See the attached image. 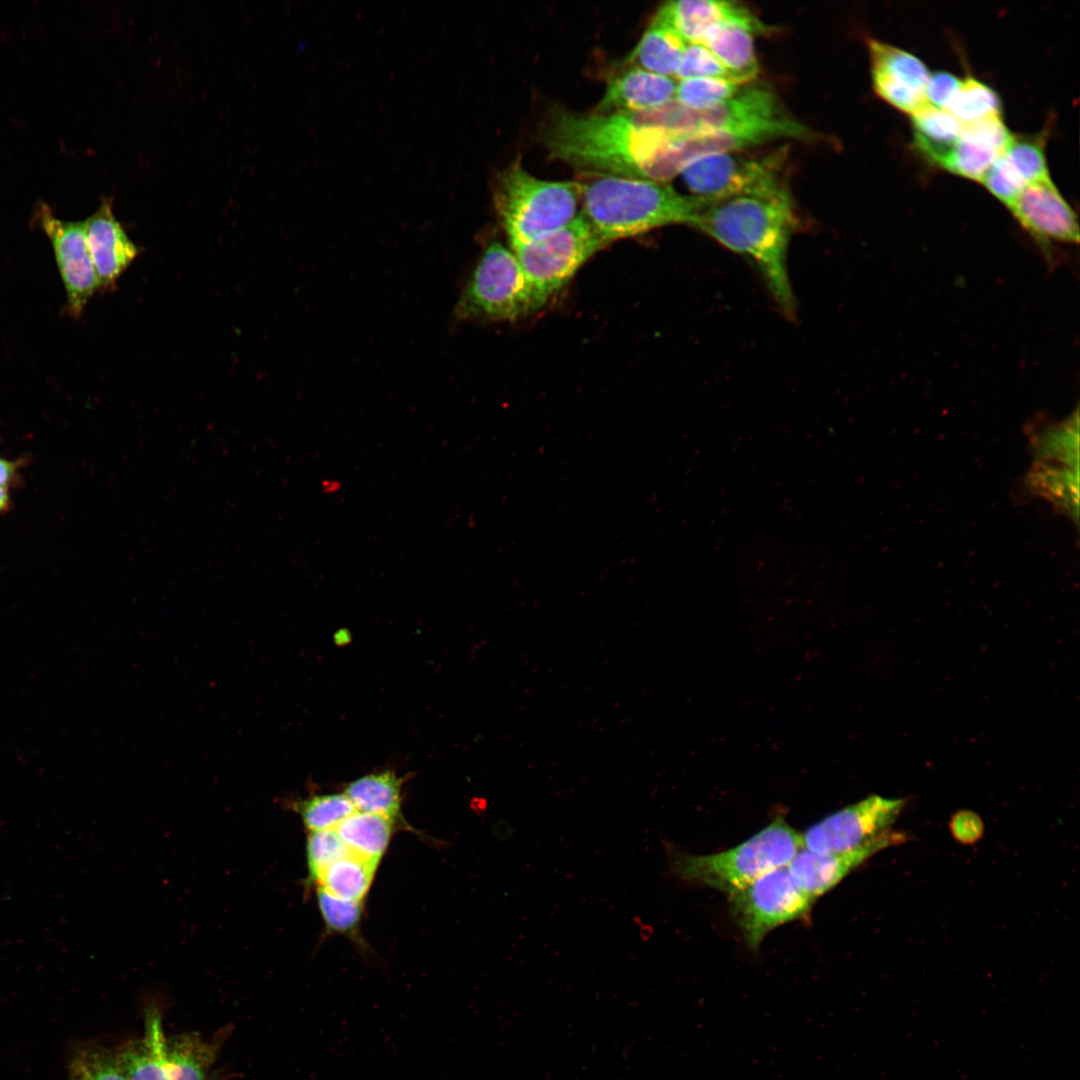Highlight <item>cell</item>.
<instances>
[{
  "label": "cell",
  "mask_w": 1080,
  "mask_h": 1080,
  "mask_svg": "<svg viewBox=\"0 0 1080 1080\" xmlns=\"http://www.w3.org/2000/svg\"><path fill=\"white\" fill-rule=\"evenodd\" d=\"M677 135L657 126L650 109L591 114L557 110L545 125L543 142L552 158L587 174L666 182L668 154Z\"/></svg>",
  "instance_id": "obj_1"
},
{
  "label": "cell",
  "mask_w": 1080,
  "mask_h": 1080,
  "mask_svg": "<svg viewBox=\"0 0 1080 1080\" xmlns=\"http://www.w3.org/2000/svg\"><path fill=\"white\" fill-rule=\"evenodd\" d=\"M798 225L784 178L752 191L708 199L691 226L748 259L786 315L796 299L790 282L788 247Z\"/></svg>",
  "instance_id": "obj_2"
},
{
  "label": "cell",
  "mask_w": 1080,
  "mask_h": 1080,
  "mask_svg": "<svg viewBox=\"0 0 1080 1080\" xmlns=\"http://www.w3.org/2000/svg\"><path fill=\"white\" fill-rule=\"evenodd\" d=\"M706 201L646 179L594 176L581 184V212L606 244L666 225H692Z\"/></svg>",
  "instance_id": "obj_3"
},
{
  "label": "cell",
  "mask_w": 1080,
  "mask_h": 1080,
  "mask_svg": "<svg viewBox=\"0 0 1080 1080\" xmlns=\"http://www.w3.org/2000/svg\"><path fill=\"white\" fill-rule=\"evenodd\" d=\"M801 848V834L777 817L739 845L719 853L693 855L667 847L669 872L682 882L705 885L729 895L787 866Z\"/></svg>",
  "instance_id": "obj_4"
},
{
  "label": "cell",
  "mask_w": 1080,
  "mask_h": 1080,
  "mask_svg": "<svg viewBox=\"0 0 1080 1080\" xmlns=\"http://www.w3.org/2000/svg\"><path fill=\"white\" fill-rule=\"evenodd\" d=\"M581 184L549 181L527 172L517 161L497 179L494 203L509 245L541 239L578 215Z\"/></svg>",
  "instance_id": "obj_5"
},
{
  "label": "cell",
  "mask_w": 1080,
  "mask_h": 1080,
  "mask_svg": "<svg viewBox=\"0 0 1080 1080\" xmlns=\"http://www.w3.org/2000/svg\"><path fill=\"white\" fill-rule=\"evenodd\" d=\"M461 320L512 321L536 312L528 281L513 251L491 242L455 306Z\"/></svg>",
  "instance_id": "obj_6"
},
{
  "label": "cell",
  "mask_w": 1080,
  "mask_h": 1080,
  "mask_svg": "<svg viewBox=\"0 0 1080 1080\" xmlns=\"http://www.w3.org/2000/svg\"><path fill=\"white\" fill-rule=\"evenodd\" d=\"M606 245L580 211L555 232L509 248L519 261L530 286L535 311H538Z\"/></svg>",
  "instance_id": "obj_7"
},
{
  "label": "cell",
  "mask_w": 1080,
  "mask_h": 1080,
  "mask_svg": "<svg viewBox=\"0 0 1080 1080\" xmlns=\"http://www.w3.org/2000/svg\"><path fill=\"white\" fill-rule=\"evenodd\" d=\"M814 901L793 882L787 866L729 894L731 913L751 950L776 927L807 915Z\"/></svg>",
  "instance_id": "obj_8"
},
{
  "label": "cell",
  "mask_w": 1080,
  "mask_h": 1080,
  "mask_svg": "<svg viewBox=\"0 0 1080 1080\" xmlns=\"http://www.w3.org/2000/svg\"><path fill=\"white\" fill-rule=\"evenodd\" d=\"M903 806V799L869 796L810 826L802 847L821 854L859 849L890 832Z\"/></svg>",
  "instance_id": "obj_9"
},
{
  "label": "cell",
  "mask_w": 1080,
  "mask_h": 1080,
  "mask_svg": "<svg viewBox=\"0 0 1080 1080\" xmlns=\"http://www.w3.org/2000/svg\"><path fill=\"white\" fill-rule=\"evenodd\" d=\"M785 151L749 156L733 151L702 158L682 172L691 195L719 199L752 191L783 178Z\"/></svg>",
  "instance_id": "obj_10"
},
{
  "label": "cell",
  "mask_w": 1080,
  "mask_h": 1080,
  "mask_svg": "<svg viewBox=\"0 0 1080 1080\" xmlns=\"http://www.w3.org/2000/svg\"><path fill=\"white\" fill-rule=\"evenodd\" d=\"M35 217L54 252L66 292L65 312L72 318H79L100 289L88 249L84 220H62L44 202H39Z\"/></svg>",
  "instance_id": "obj_11"
},
{
  "label": "cell",
  "mask_w": 1080,
  "mask_h": 1080,
  "mask_svg": "<svg viewBox=\"0 0 1080 1080\" xmlns=\"http://www.w3.org/2000/svg\"><path fill=\"white\" fill-rule=\"evenodd\" d=\"M872 84L879 97L895 108L913 114L928 104L925 90L930 73L912 53L870 39Z\"/></svg>",
  "instance_id": "obj_12"
},
{
  "label": "cell",
  "mask_w": 1080,
  "mask_h": 1080,
  "mask_svg": "<svg viewBox=\"0 0 1080 1080\" xmlns=\"http://www.w3.org/2000/svg\"><path fill=\"white\" fill-rule=\"evenodd\" d=\"M1007 207L1041 243L1079 241L1077 216L1049 176L1025 186Z\"/></svg>",
  "instance_id": "obj_13"
},
{
  "label": "cell",
  "mask_w": 1080,
  "mask_h": 1080,
  "mask_svg": "<svg viewBox=\"0 0 1080 1080\" xmlns=\"http://www.w3.org/2000/svg\"><path fill=\"white\" fill-rule=\"evenodd\" d=\"M904 839L902 833L890 831L879 839L848 852L821 854L802 847L789 862L787 869L796 886L815 901L872 855L903 842Z\"/></svg>",
  "instance_id": "obj_14"
},
{
  "label": "cell",
  "mask_w": 1080,
  "mask_h": 1080,
  "mask_svg": "<svg viewBox=\"0 0 1080 1080\" xmlns=\"http://www.w3.org/2000/svg\"><path fill=\"white\" fill-rule=\"evenodd\" d=\"M84 223L100 290L111 291L138 256L139 248L116 219L111 198H103L98 209Z\"/></svg>",
  "instance_id": "obj_15"
},
{
  "label": "cell",
  "mask_w": 1080,
  "mask_h": 1080,
  "mask_svg": "<svg viewBox=\"0 0 1080 1080\" xmlns=\"http://www.w3.org/2000/svg\"><path fill=\"white\" fill-rule=\"evenodd\" d=\"M1049 176L1040 137L1014 136L984 174V186L1008 206L1028 184Z\"/></svg>",
  "instance_id": "obj_16"
},
{
  "label": "cell",
  "mask_w": 1080,
  "mask_h": 1080,
  "mask_svg": "<svg viewBox=\"0 0 1080 1080\" xmlns=\"http://www.w3.org/2000/svg\"><path fill=\"white\" fill-rule=\"evenodd\" d=\"M767 30L768 28L744 7L737 15L710 27L700 44L716 56L735 82L747 84L759 72L753 37L756 33Z\"/></svg>",
  "instance_id": "obj_17"
},
{
  "label": "cell",
  "mask_w": 1080,
  "mask_h": 1080,
  "mask_svg": "<svg viewBox=\"0 0 1080 1080\" xmlns=\"http://www.w3.org/2000/svg\"><path fill=\"white\" fill-rule=\"evenodd\" d=\"M1011 138L1012 134L1001 116L962 123L960 137L943 168L954 174L981 181Z\"/></svg>",
  "instance_id": "obj_18"
},
{
  "label": "cell",
  "mask_w": 1080,
  "mask_h": 1080,
  "mask_svg": "<svg viewBox=\"0 0 1080 1080\" xmlns=\"http://www.w3.org/2000/svg\"><path fill=\"white\" fill-rule=\"evenodd\" d=\"M677 81L637 66L614 75L596 107L597 113H627L653 109L675 99Z\"/></svg>",
  "instance_id": "obj_19"
},
{
  "label": "cell",
  "mask_w": 1080,
  "mask_h": 1080,
  "mask_svg": "<svg viewBox=\"0 0 1080 1080\" xmlns=\"http://www.w3.org/2000/svg\"><path fill=\"white\" fill-rule=\"evenodd\" d=\"M686 45L667 16L658 9L629 56V62L647 71L672 77L677 72Z\"/></svg>",
  "instance_id": "obj_20"
},
{
  "label": "cell",
  "mask_w": 1080,
  "mask_h": 1080,
  "mask_svg": "<svg viewBox=\"0 0 1080 1080\" xmlns=\"http://www.w3.org/2000/svg\"><path fill=\"white\" fill-rule=\"evenodd\" d=\"M165 1036L159 1016L147 1015L144 1035L113 1048L117 1064L127 1080H169Z\"/></svg>",
  "instance_id": "obj_21"
},
{
  "label": "cell",
  "mask_w": 1080,
  "mask_h": 1080,
  "mask_svg": "<svg viewBox=\"0 0 1080 1080\" xmlns=\"http://www.w3.org/2000/svg\"><path fill=\"white\" fill-rule=\"evenodd\" d=\"M911 117L914 147L929 162L943 168L960 137L962 123L944 109L930 104Z\"/></svg>",
  "instance_id": "obj_22"
},
{
  "label": "cell",
  "mask_w": 1080,
  "mask_h": 1080,
  "mask_svg": "<svg viewBox=\"0 0 1080 1080\" xmlns=\"http://www.w3.org/2000/svg\"><path fill=\"white\" fill-rule=\"evenodd\" d=\"M659 9L686 43H701L710 27L737 15L744 7L728 1L680 0L667 2Z\"/></svg>",
  "instance_id": "obj_23"
},
{
  "label": "cell",
  "mask_w": 1080,
  "mask_h": 1080,
  "mask_svg": "<svg viewBox=\"0 0 1080 1080\" xmlns=\"http://www.w3.org/2000/svg\"><path fill=\"white\" fill-rule=\"evenodd\" d=\"M394 819L355 811L336 828L349 852L379 863L393 834Z\"/></svg>",
  "instance_id": "obj_24"
},
{
  "label": "cell",
  "mask_w": 1080,
  "mask_h": 1080,
  "mask_svg": "<svg viewBox=\"0 0 1080 1080\" xmlns=\"http://www.w3.org/2000/svg\"><path fill=\"white\" fill-rule=\"evenodd\" d=\"M218 1046L196 1033L165 1038L164 1054L169 1080H208Z\"/></svg>",
  "instance_id": "obj_25"
},
{
  "label": "cell",
  "mask_w": 1080,
  "mask_h": 1080,
  "mask_svg": "<svg viewBox=\"0 0 1080 1080\" xmlns=\"http://www.w3.org/2000/svg\"><path fill=\"white\" fill-rule=\"evenodd\" d=\"M402 779L387 770L359 777L345 787L344 794L357 811L398 817L401 810Z\"/></svg>",
  "instance_id": "obj_26"
},
{
  "label": "cell",
  "mask_w": 1080,
  "mask_h": 1080,
  "mask_svg": "<svg viewBox=\"0 0 1080 1080\" xmlns=\"http://www.w3.org/2000/svg\"><path fill=\"white\" fill-rule=\"evenodd\" d=\"M377 865L348 852L325 868L316 883L337 897L361 902L371 886Z\"/></svg>",
  "instance_id": "obj_27"
},
{
  "label": "cell",
  "mask_w": 1080,
  "mask_h": 1080,
  "mask_svg": "<svg viewBox=\"0 0 1080 1080\" xmlns=\"http://www.w3.org/2000/svg\"><path fill=\"white\" fill-rule=\"evenodd\" d=\"M290 809L296 812L308 832L334 830L344 819L356 811L344 793L311 795L290 801Z\"/></svg>",
  "instance_id": "obj_28"
},
{
  "label": "cell",
  "mask_w": 1080,
  "mask_h": 1080,
  "mask_svg": "<svg viewBox=\"0 0 1080 1080\" xmlns=\"http://www.w3.org/2000/svg\"><path fill=\"white\" fill-rule=\"evenodd\" d=\"M961 123L975 122L987 117L1001 116L998 94L985 83L968 77L943 108Z\"/></svg>",
  "instance_id": "obj_29"
},
{
  "label": "cell",
  "mask_w": 1080,
  "mask_h": 1080,
  "mask_svg": "<svg viewBox=\"0 0 1080 1080\" xmlns=\"http://www.w3.org/2000/svg\"><path fill=\"white\" fill-rule=\"evenodd\" d=\"M67 1080H127L121 1072L113 1048L84 1045L76 1048L68 1062Z\"/></svg>",
  "instance_id": "obj_30"
},
{
  "label": "cell",
  "mask_w": 1080,
  "mask_h": 1080,
  "mask_svg": "<svg viewBox=\"0 0 1080 1080\" xmlns=\"http://www.w3.org/2000/svg\"><path fill=\"white\" fill-rule=\"evenodd\" d=\"M744 84L726 79L694 78L677 81L675 100L680 104L703 109L733 97Z\"/></svg>",
  "instance_id": "obj_31"
},
{
  "label": "cell",
  "mask_w": 1080,
  "mask_h": 1080,
  "mask_svg": "<svg viewBox=\"0 0 1080 1080\" xmlns=\"http://www.w3.org/2000/svg\"><path fill=\"white\" fill-rule=\"evenodd\" d=\"M316 897L322 919L329 930L351 934L358 928L362 916L361 902L342 899L319 886Z\"/></svg>",
  "instance_id": "obj_32"
},
{
  "label": "cell",
  "mask_w": 1080,
  "mask_h": 1080,
  "mask_svg": "<svg viewBox=\"0 0 1080 1080\" xmlns=\"http://www.w3.org/2000/svg\"><path fill=\"white\" fill-rule=\"evenodd\" d=\"M348 852L335 829L309 832L306 842L309 881L316 883L325 868Z\"/></svg>",
  "instance_id": "obj_33"
},
{
  "label": "cell",
  "mask_w": 1080,
  "mask_h": 1080,
  "mask_svg": "<svg viewBox=\"0 0 1080 1080\" xmlns=\"http://www.w3.org/2000/svg\"><path fill=\"white\" fill-rule=\"evenodd\" d=\"M674 78L678 81L716 78L735 82L730 72L716 56L700 43H687Z\"/></svg>",
  "instance_id": "obj_34"
},
{
  "label": "cell",
  "mask_w": 1080,
  "mask_h": 1080,
  "mask_svg": "<svg viewBox=\"0 0 1080 1080\" xmlns=\"http://www.w3.org/2000/svg\"><path fill=\"white\" fill-rule=\"evenodd\" d=\"M960 84L961 79L949 72L938 71L930 74L925 90L928 104L943 109Z\"/></svg>",
  "instance_id": "obj_35"
},
{
  "label": "cell",
  "mask_w": 1080,
  "mask_h": 1080,
  "mask_svg": "<svg viewBox=\"0 0 1080 1080\" xmlns=\"http://www.w3.org/2000/svg\"><path fill=\"white\" fill-rule=\"evenodd\" d=\"M953 831L960 840L976 839L982 831L979 818L970 812H962L952 821Z\"/></svg>",
  "instance_id": "obj_36"
},
{
  "label": "cell",
  "mask_w": 1080,
  "mask_h": 1080,
  "mask_svg": "<svg viewBox=\"0 0 1080 1080\" xmlns=\"http://www.w3.org/2000/svg\"><path fill=\"white\" fill-rule=\"evenodd\" d=\"M15 471V465L5 459L0 458V486L6 487L11 480Z\"/></svg>",
  "instance_id": "obj_37"
},
{
  "label": "cell",
  "mask_w": 1080,
  "mask_h": 1080,
  "mask_svg": "<svg viewBox=\"0 0 1080 1080\" xmlns=\"http://www.w3.org/2000/svg\"><path fill=\"white\" fill-rule=\"evenodd\" d=\"M8 505V493L6 487L0 486V511L4 510Z\"/></svg>",
  "instance_id": "obj_38"
}]
</instances>
